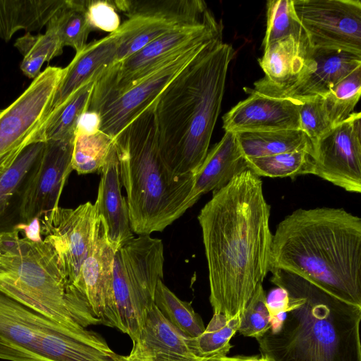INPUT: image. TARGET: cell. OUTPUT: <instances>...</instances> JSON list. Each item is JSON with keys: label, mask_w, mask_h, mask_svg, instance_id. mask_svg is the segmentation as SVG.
<instances>
[{"label": "cell", "mask_w": 361, "mask_h": 361, "mask_svg": "<svg viewBox=\"0 0 361 361\" xmlns=\"http://www.w3.org/2000/svg\"><path fill=\"white\" fill-rule=\"evenodd\" d=\"M269 217L262 181L250 169L213 192L200 210L213 313L240 314L269 272Z\"/></svg>", "instance_id": "obj_1"}, {"label": "cell", "mask_w": 361, "mask_h": 361, "mask_svg": "<svg viewBox=\"0 0 361 361\" xmlns=\"http://www.w3.org/2000/svg\"><path fill=\"white\" fill-rule=\"evenodd\" d=\"M233 49L218 37L168 84L154 104L157 146L173 178L195 176L209 151Z\"/></svg>", "instance_id": "obj_2"}, {"label": "cell", "mask_w": 361, "mask_h": 361, "mask_svg": "<svg viewBox=\"0 0 361 361\" xmlns=\"http://www.w3.org/2000/svg\"><path fill=\"white\" fill-rule=\"evenodd\" d=\"M298 275L361 306V219L343 208L298 209L272 236L269 270Z\"/></svg>", "instance_id": "obj_3"}, {"label": "cell", "mask_w": 361, "mask_h": 361, "mask_svg": "<svg viewBox=\"0 0 361 361\" xmlns=\"http://www.w3.org/2000/svg\"><path fill=\"white\" fill-rule=\"evenodd\" d=\"M271 282L289 295L283 321L259 338L272 361H361V306L345 302L289 271L273 269Z\"/></svg>", "instance_id": "obj_4"}, {"label": "cell", "mask_w": 361, "mask_h": 361, "mask_svg": "<svg viewBox=\"0 0 361 361\" xmlns=\"http://www.w3.org/2000/svg\"><path fill=\"white\" fill-rule=\"evenodd\" d=\"M154 104L114 138L130 228L138 235L164 231L199 200L195 175L173 178L161 158Z\"/></svg>", "instance_id": "obj_5"}, {"label": "cell", "mask_w": 361, "mask_h": 361, "mask_svg": "<svg viewBox=\"0 0 361 361\" xmlns=\"http://www.w3.org/2000/svg\"><path fill=\"white\" fill-rule=\"evenodd\" d=\"M19 233L13 228L0 232V291L60 324L87 328L71 305L52 246Z\"/></svg>", "instance_id": "obj_6"}, {"label": "cell", "mask_w": 361, "mask_h": 361, "mask_svg": "<svg viewBox=\"0 0 361 361\" xmlns=\"http://www.w3.org/2000/svg\"><path fill=\"white\" fill-rule=\"evenodd\" d=\"M162 240L149 235L133 238L118 248L113 271L112 326L134 342L153 307L157 284L164 276Z\"/></svg>", "instance_id": "obj_7"}, {"label": "cell", "mask_w": 361, "mask_h": 361, "mask_svg": "<svg viewBox=\"0 0 361 361\" xmlns=\"http://www.w3.org/2000/svg\"><path fill=\"white\" fill-rule=\"evenodd\" d=\"M222 33L221 25L160 62L123 91L90 105L88 110L100 116V130L114 138L149 108L179 72Z\"/></svg>", "instance_id": "obj_8"}, {"label": "cell", "mask_w": 361, "mask_h": 361, "mask_svg": "<svg viewBox=\"0 0 361 361\" xmlns=\"http://www.w3.org/2000/svg\"><path fill=\"white\" fill-rule=\"evenodd\" d=\"M127 19L114 32L116 62L177 28L204 21L211 11L202 0H116Z\"/></svg>", "instance_id": "obj_9"}, {"label": "cell", "mask_w": 361, "mask_h": 361, "mask_svg": "<svg viewBox=\"0 0 361 361\" xmlns=\"http://www.w3.org/2000/svg\"><path fill=\"white\" fill-rule=\"evenodd\" d=\"M65 68L48 66L8 107L0 112V174L23 151L35 142L51 111L54 97Z\"/></svg>", "instance_id": "obj_10"}, {"label": "cell", "mask_w": 361, "mask_h": 361, "mask_svg": "<svg viewBox=\"0 0 361 361\" xmlns=\"http://www.w3.org/2000/svg\"><path fill=\"white\" fill-rule=\"evenodd\" d=\"M39 220L43 240L54 248L64 274L68 298L85 301L78 293L77 287L94 239L97 220L94 204L87 202L75 209L58 207Z\"/></svg>", "instance_id": "obj_11"}, {"label": "cell", "mask_w": 361, "mask_h": 361, "mask_svg": "<svg viewBox=\"0 0 361 361\" xmlns=\"http://www.w3.org/2000/svg\"><path fill=\"white\" fill-rule=\"evenodd\" d=\"M220 25L211 11L204 22L171 31L115 62L95 80L90 105L123 91L160 62Z\"/></svg>", "instance_id": "obj_12"}, {"label": "cell", "mask_w": 361, "mask_h": 361, "mask_svg": "<svg viewBox=\"0 0 361 361\" xmlns=\"http://www.w3.org/2000/svg\"><path fill=\"white\" fill-rule=\"evenodd\" d=\"M293 6L313 49L361 55L360 0H293Z\"/></svg>", "instance_id": "obj_13"}, {"label": "cell", "mask_w": 361, "mask_h": 361, "mask_svg": "<svg viewBox=\"0 0 361 361\" xmlns=\"http://www.w3.org/2000/svg\"><path fill=\"white\" fill-rule=\"evenodd\" d=\"M74 137L44 142L42 152L23 183L18 208L20 222L57 208L66 180L73 171L72 157Z\"/></svg>", "instance_id": "obj_14"}, {"label": "cell", "mask_w": 361, "mask_h": 361, "mask_svg": "<svg viewBox=\"0 0 361 361\" xmlns=\"http://www.w3.org/2000/svg\"><path fill=\"white\" fill-rule=\"evenodd\" d=\"M313 173L350 192H361V114L353 112L312 143Z\"/></svg>", "instance_id": "obj_15"}, {"label": "cell", "mask_w": 361, "mask_h": 361, "mask_svg": "<svg viewBox=\"0 0 361 361\" xmlns=\"http://www.w3.org/2000/svg\"><path fill=\"white\" fill-rule=\"evenodd\" d=\"M116 250L107 237L104 221L97 215L94 239L81 267L78 293L101 324L112 326L113 271Z\"/></svg>", "instance_id": "obj_16"}, {"label": "cell", "mask_w": 361, "mask_h": 361, "mask_svg": "<svg viewBox=\"0 0 361 361\" xmlns=\"http://www.w3.org/2000/svg\"><path fill=\"white\" fill-rule=\"evenodd\" d=\"M55 323L0 291V360L44 361L40 341Z\"/></svg>", "instance_id": "obj_17"}, {"label": "cell", "mask_w": 361, "mask_h": 361, "mask_svg": "<svg viewBox=\"0 0 361 361\" xmlns=\"http://www.w3.org/2000/svg\"><path fill=\"white\" fill-rule=\"evenodd\" d=\"M250 94L223 116L225 132L300 130L301 102L271 97L245 88Z\"/></svg>", "instance_id": "obj_18"}, {"label": "cell", "mask_w": 361, "mask_h": 361, "mask_svg": "<svg viewBox=\"0 0 361 361\" xmlns=\"http://www.w3.org/2000/svg\"><path fill=\"white\" fill-rule=\"evenodd\" d=\"M312 52L309 42L293 36L269 44L258 60L264 78L256 81L251 90L271 96L293 85L314 68Z\"/></svg>", "instance_id": "obj_19"}, {"label": "cell", "mask_w": 361, "mask_h": 361, "mask_svg": "<svg viewBox=\"0 0 361 361\" xmlns=\"http://www.w3.org/2000/svg\"><path fill=\"white\" fill-rule=\"evenodd\" d=\"M99 173L101 178L94 205L97 215L106 224L109 240L117 250L134 235L127 202L121 193L119 163L114 142Z\"/></svg>", "instance_id": "obj_20"}, {"label": "cell", "mask_w": 361, "mask_h": 361, "mask_svg": "<svg viewBox=\"0 0 361 361\" xmlns=\"http://www.w3.org/2000/svg\"><path fill=\"white\" fill-rule=\"evenodd\" d=\"M314 68L299 82L271 97L300 102L326 95L339 81L361 66V55L323 48L313 49Z\"/></svg>", "instance_id": "obj_21"}, {"label": "cell", "mask_w": 361, "mask_h": 361, "mask_svg": "<svg viewBox=\"0 0 361 361\" xmlns=\"http://www.w3.org/2000/svg\"><path fill=\"white\" fill-rule=\"evenodd\" d=\"M188 337L171 324L154 305L130 352L149 361H196Z\"/></svg>", "instance_id": "obj_22"}, {"label": "cell", "mask_w": 361, "mask_h": 361, "mask_svg": "<svg viewBox=\"0 0 361 361\" xmlns=\"http://www.w3.org/2000/svg\"><path fill=\"white\" fill-rule=\"evenodd\" d=\"M117 42L109 35L92 41L77 52L65 67L64 75L58 86L51 111L64 103L75 91L97 78L116 62Z\"/></svg>", "instance_id": "obj_23"}, {"label": "cell", "mask_w": 361, "mask_h": 361, "mask_svg": "<svg viewBox=\"0 0 361 361\" xmlns=\"http://www.w3.org/2000/svg\"><path fill=\"white\" fill-rule=\"evenodd\" d=\"M249 169L235 134L225 132L209 151L195 178V192L200 199L228 185L236 176Z\"/></svg>", "instance_id": "obj_24"}, {"label": "cell", "mask_w": 361, "mask_h": 361, "mask_svg": "<svg viewBox=\"0 0 361 361\" xmlns=\"http://www.w3.org/2000/svg\"><path fill=\"white\" fill-rule=\"evenodd\" d=\"M64 0H0V37L8 42L18 30L39 31Z\"/></svg>", "instance_id": "obj_25"}, {"label": "cell", "mask_w": 361, "mask_h": 361, "mask_svg": "<svg viewBox=\"0 0 361 361\" xmlns=\"http://www.w3.org/2000/svg\"><path fill=\"white\" fill-rule=\"evenodd\" d=\"M235 134L246 159L297 150H305L312 155V142L301 130L238 132Z\"/></svg>", "instance_id": "obj_26"}, {"label": "cell", "mask_w": 361, "mask_h": 361, "mask_svg": "<svg viewBox=\"0 0 361 361\" xmlns=\"http://www.w3.org/2000/svg\"><path fill=\"white\" fill-rule=\"evenodd\" d=\"M94 82L92 80L79 88L51 111L38 132L35 142L75 137L79 119L88 110Z\"/></svg>", "instance_id": "obj_27"}, {"label": "cell", "mask_w": 361, "mask_h": 361, "mask_svg": "<svg viewBox=\"0 0 361 361\" xmlns=\"http://www.w3.org/2000/svg\"><path fill=\"white\" fill-rule=\"evenodd\" d=\"M87 0H64L47 24L62 46L71 47L76 53L87 44L90 32L94 30L87 16Z\"/></svg>", "instance_id": "obj_28"}, {"label": "cell", "mask_w": 361, "mask_h": 361, "mask_svg": "<svg viewBox=\"0 0 361 361\" xmlns=\"http://www.w3.org/2000/svg\"><path fill=\"white\" fill-rule=\"evenodd\" d=\"M240 314L231 319L220 313H213L204 331L195 338H188L192 353L198 358L226 356L232 345L230 341L238 332Z\"/></svg>", "instance_id": "obj_29"}, {"label": "cell", "mask_w": 361, "mask_h": 361, "mask_svg": "<svg viewBox=\"0 0 361 361\" xmlns=\"http://www.w3.org/2000/svg\"><path fill=\"white\" fill-rule=\"evenodd\" d=\"M154 304L161 314L188 338L200 335L205 326L190 303L180 300L162 281L157 284Z\"/></svg>", "instance_id": "obj_30"}, {"label": "cell", "mask_w": 361, "mask_h": 361, "mask_svg": "<svg viewBox=\"0 0 361 361\" xmlns=\"http://www.w3.org/2000/svg\"><path fill=\"white\" fill-rule=\"evenodd\" d=\"M15 47L23 56L20 69L27 77L35 79L45 61L63 53V47L57 36L47 29L44 34L33 35L26 33L17 39Z\"/></svg>", "instance_id": "obj_31"}, {"label": "cell", "mask_w": 361, "mask_h": 361, "mask_svg": "<svg viewBox=\"0 0 361 361\" xmlns=\"http://www.w3.org/2000/svg\"><path fill=\"white\" fill-rule=\"evenodd\" d=\"M246 159L248 169L259 177L295 178L313 173L311 154L305 150Z\"/></svg>", "instance_id": "obj_32"}, {"label": "cell", "mask_w": 361, "mask_h": 361, "mask_svg": "<svg viewBox=\"0 0 361 361\" xmlns=\"http://www.w3.org/2000/svg\"><path fill=\"white\" fill-rule=\"evenodd\" d=\"M44 144L37 142L30 145L10 168L0 174V228L15 197H20L23 183L42 152Z\"/></svg>", "instance_id": "obj_33"}, {"label": "cell", "mask_w": 361, "mask_h": 361, "mask_svg": "<svg viewBox=\"0 0 361 361\" xmlns=\"http://www.w3.org/2000/svg\"><path fill=\"white\" fill-rule=\"evenodd\" d=\"M289 36L310 42L293 6V0H269L267 2V29L263 48Z\"/></svg>", "instance_id": "obj_34"}, {"label": "cell", "mask_w": 361, "mask_h": 361, "mask_svg": "<svg viewBox=\"0 0 361 361\" xmlns=\"http://www.w3.org/2000/svg\"><path fill=\"white\" fill-rule=\"evenodd\" d=\"M114 138L99 130L93 135L75 133L72 167L78 174L100 172Z\"/></svg>", "instance_id": "obj_35"}, {"label": "cell", "mask_w": 361, "mask_h": 361, "mask_svg": "<svg viewBox=\"0 0 361 361\" xmlns=\"http://www.w3.org/2000/svg\"><path fill=\"white\" fill-rule=\"evenodd\" d=\"M361 94V66L334 85L322 97L334 126L348 118L353 112Z\"/></svg>", "instance_id": "obj_36"}, {"label": "cell", "mask_w": 361, "mask_h": 361, "mask_svg": "<svg viewBox=\"0 0 361 361\" xmlns=\"http://www.w3.org/2000/svg\"><path fill=\"white\" fill-rule=\"evenodd\" d=\"M271 316L267 304V295L262 283L257 286L240 314L238 332L245 337L258 340L270 329Z\"/></svg>", "instance_id": "obj_37"}, {"label": "cell", "mask_w": 361, "mask_h": 361, "mask_svg": "<svg viewBox=\"0 0 361 361\" xmlns=\"http://www.w3.org/2000/svg\"><path fill=\"white\" fill-rule=\"evenodd\" d=\"M299 117L300 130L306 134L312 144L334 127L322 97L302 101Z\"/></svg>", "instance_id": "obj_38"}, {"label": "cell", "mask_w": 361, "mask_h": 361, "mask_svg": "<svg viewBox=\"0 0 361 361\" xmlns=\"http://www.w3.org/2000/svg\"><path fill=\"white\" fill-rule=\"evenodd\" d=\"M87 12L94 30L99 29L110 33L121 25L120 17L112 1H88Z\"/></svg>", "instance_id": "obj_39"}, {"label": "cell", "mask_w": 361, "mask_h": 361, "mask_svg": "<svg viewBox=\"0 0 361 361\" xmlns=\"http://www.w3.org/2000/svg\"><path fill=\"white\" fill-rule=\"evenodd\" d=\"M267 304L271 316V327L279 325L289 310V295L283 288L276 286L267 295Z\"/></svg>", "instance_id": "obj_40"}, {"label": "cell", "mask_w": 361, "mask_h": 361, "mask_svg": "<svg viewBox=\"0 0 361 361\" xmlns=\"http://www.w3.org/2000/svg\"><path fill=\"white\" fill-rule=\"evenodd\" d=\"M100 126L99 115L95 111L87 110L79 119L75 133L93 135L100 130Z\"/></svg>", "instance_id": "obj_41"}, {"label": "cell", "mask_w": 361, "mask_h": 361, "mask_svg": "<svg viewBox=\"0 0 361 361\" xmlns=\"http://www.w3.org/2000/svg\"><path fill=\"white\" fill-rule=\"evenodd\" d=\"M13 228L18 231L19 233H22L24 235V238L32 242L39 243L43 241L39 218H35L27 224L17 223L13 226Z\"/></svg>", "instance_id": "obj_42"}, {"label": "cell", "mask_w": 361, "mask_h": 361, "mask_svg": "<svg viewBox=\"0 0 361 361\" xmlns=\"http://www.w3.org/2000/svg\"><path fill=\"white\" fill-rule=\"evenodd\" d=\"M196 361H266L264 357L237 355L233 357L224 356L212 358H198Z\"/></svg>", "instance_id": "obj_43"}, {"label": "cell", "mask_w": 361, "mask_h": 361, "mask_svg": "<svg viewBox=\"0 0 361 361\" xmlns=\"http://www.w3.org/2000/svg\"><path fill=\"white\" fill-rule=\"evenodd\" d=\"M118 361H149L143 356L130 352L128 355H120Z\"/></svg>", "instance_id": "obj_44"}, {"label": "cell", "mask_w": 361, "mask_h": 361, "mask_svg": "<svg viewBox=\"0 0 361 361\" xmlns=\"http://www.w3.org/2000/svg\"><path fill=\"white\" fill-rule=\"evenodd\" d=\"M266 359V361H272L271 359L264 357Z\"/></svg>", "instance_id": "obj_45"}, {"label": "cell", "mask_w": 361, "mask_h": 361, "mask_svg": "<svg viewBox=\"0 0 361 361\" xmlns=\"http://www.w3.org/2000/svg\"><path fill=\"white\" fill-rule=\"evenodd\" d=\"M1 110L0 109V112H1Z\"/></svg>", "instance_id": "obj_46"}]
</instances>
